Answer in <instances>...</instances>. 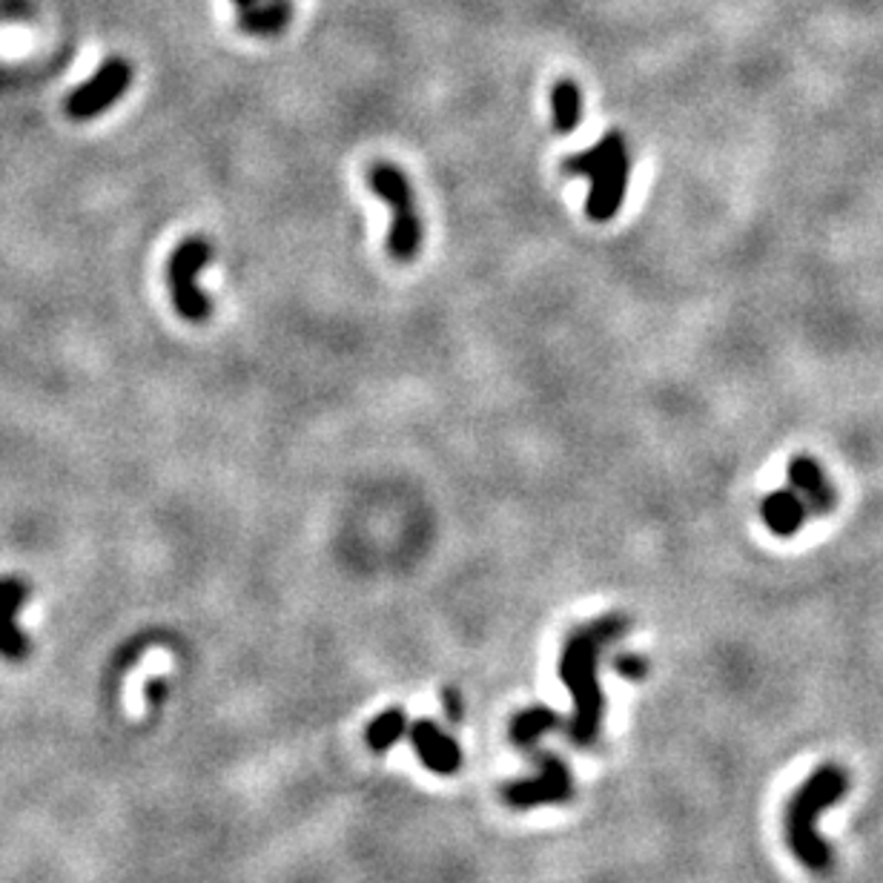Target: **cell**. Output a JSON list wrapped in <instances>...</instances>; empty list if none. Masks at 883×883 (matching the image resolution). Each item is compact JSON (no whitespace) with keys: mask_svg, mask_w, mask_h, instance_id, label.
<instances>
[{"mask_svg":"<svg viewBox=\"0 0 883 883\" xmlns=\"http://www.w3.org/2000/svg\"><path fill=\"white\" fill-rule=\"evenodd\" d=\"M562 173L585 175L591 181L585 213H589L591 222H611L623 207L625 193H628V179H632L628 144H625V138L620 132H609L589 150L568 155L562 161Z\"/></svg>","mask_w":883,"mask_h":883,"instance_id":"3957f363","label":"cell"},{"mask_svg":"<svg viewBox=\"0 0 883 883\" xmlns=\"http://www.w3.org/2000/svg\"><path fill=\"white\" fill-rule=\"evenodd\" d=\"M560 725V714L551 709H546V706H531V709H523L517 714V718L510 720V740H514V746L519 749H528V752H537V743L539 737L546 732H551V729H557Z\"/></svg>","mask_w":883,"mask_h":883,"instance_id":"5bb4252c","label":"cell"},{"mask_svg":"<svg viewBox=\"0 0 883 883\" xmlns=\"http://www.w3.org/2000/svg\"><path fill=\"white\" fill-rule=\"evenodd\" d=\"M132 84V66L123 58H109L107 64L80 84L69 98H66V116L73 121H93L101 112H107L112 104H118L127 95Z\"/></svg>","mask_w":883,"mask_h":883,"instance_id":"52a82bcc","label":"cell"},{"mask_svg":"<svg viewBox=\"0 0 883 883\" xmlns=\"http://www.w3.org/2000/svg\"><path fill=\"white\" fill-rule=\"evenodd\" d=\"M628 632V620L620 614L591 620L589 625H580L568 634L566 646L560 654V680L571 691L574 700V714L568 723V737L577 746H591L603 729V689L596 680V668H600V654L605 652L609 643L620 639Z\"/></svg>","mask_w":883,"mask_h":883,"instance_id":"6da1fadb","label":"cell"},{"mask_svg":"<svg viewBox=\"0 0 883 883\" xmlns=\"http://www.w3.org/2000/svg\"><path fill=\"white\" fill-rule=\"evenodd\" d=\"M367 190L388 207L390 230L385 247H388L390 259L396 265L417 261L424 245V222L413 184H410L402 166L390 164V161H374L367 166Z\"/></svg>","mask_w":883,"mask_h":883,"instance_id":"277c9868","label":"cell"},{"mask_svg":"<svg viewBox=\"0 0 883 883\" xmlns=\"http://www.w3.org/2000/svg\"><path fill=\"white\" fill-rule=\"evenodd\" d=\"M539 772L534 777L508 783L503 789L505 804L514 809H537L542 804H566L574 795V780L566 763L551 752H537Z\"/></svg>","mask_w":883,"mask_h":883,"instance_id":"8992f818","label":"cell"},{"mask_svg":"<svg viewBox=\"0 0 883 883\" xmlns=\"http://www.w3.org/2000/svg\"><path fill=\"white\" fill-rule=\"evenodd\" d=\"M410 743H413V752L419 754L424 768H431L437 775H453L460 772L462 766V749L460 743L445 732L439 729L433 720H417L410 725Z\"/></svg>","mask_w":883,"mask_h":883,"instance_id":"30bf717a","label":"cell"},{"mask_svg":"<svg viewBox=\"0 0 883 883\" xmlns=\"http://www.w3.org/2000/svg\"><path fill=\"white\" fill-rule=\"evenodd\" d=\"M405 729H408V720H405V709L394 706V709H385L374 723L365 729V740L367 746L374 752H388L394 746L396 740L402 737Z\"/></svg>","mask_w":883,"mask_h":883,"instance_id":"9a60e30c","label":"cell"},{"mask_svg":"<svg viewBox=\"0 0 883 883\" xmlns=\"http://www.w3.org/2000/svg\"><path fill=\"white\" fill-rule=\"evenodd\" d=\"M849 777L847 772L834 763L815 768L800 789L792 795L789 806H786V818H783V832H786V843H789L792 854L797 861L804 863L811 872H829L834 863L832 847L826 843L818 834V818L829 806H834L840 797L847 795Z\"/></svg>","mask_w":883,"mask_h":883,"instance_id":"7a4b0ae2","label":"cell"},{"mask_svg":"<svg viewBox=\"0 0 883 883\" xmlns=\"http://www.w3.org/2000/svg\"><path fill=\"white\" fill-rule=\"evenodd\" d=\"M290 18H293V7H290L288 0H259V3L241 9L238 26H241L247 35L273 37L279 35V32L288 30Z\"/></svg>","mask_w":883,"mask_h":883,"instance_id":"7c38bea8","label":"cell"},{"mask_svg":"<svg viewBox=\"0 0 883 883\" xmlns=\"http://www.w3.org/2000/svg\"><path fill=\"white\" fill-rule=\"evenodd\" d=\"M761 517L775 537H795L809 519V508L795 491H775L761 503Z\"/></svg>","mask_w":883,"mask_h":883,"instance_id":"8fae6325","label":"cell"},{"mask_svg":"<svg viewBox=\"0 0 883 883\" xmlns=\"http://www.w3.org/2000/svg\"><path fill=\"white\" fill-rule=\"evenodd\" d=\"M213 261V245L204 236H187L179 241L166 261V288L173 308L184 322L204 324L213 316V299L198 288V273Z\"/></svg>","mask_w":883,"mask_h":883,"instance_id":"5b68a950","label":"cell"},{"mask_svg":"<svg viewBox=\"0 0 883 883\" xmlns=\"http://www.w3.org/2000/svg\"><path fill=\"white\" fill-rule=\"evenodd\" d=\"M164 689H166V686L161 680L150 682V694H147V697H150V703H159L161 697H164Z\"/></svg>","mask_w":883,"mask_h":883,"instance_id":"ac0fdd59","label":"cell"},{"mask_svg":"<svg viewBox=\"0 0 883 883\" xmlns=\"http://www.w3.org/2000/svg\"><path fill=\"white\" fill-rule=\"evenodd\" d=\"M233 3H238V7L245 9V7H252V3H259V0H233Z\"/></svg>","mask_w":883,"mask_h":883,"instance_id":"d6986e66","label":"cell"},{"mask_svg":"<svg viewBox=\"0 0 883 883\" xmlns=\"http://www.w3.org/2000/svg\"><path fill=\"white\" fill-rule=\"evenodd\" d=\"M30 582L21 577L0 580V657L9 663H21L30 657V637L15 625V614L30 600Z\"/></svg>","mask_w":883,"mask_h":883,"instance_id":"ba28073f","label":"cell"},{"mask_svg":"<svg viewBox=\"0 0 883 883\" xmlns=\"http://www.w3.org/2000/svg\"><path fill=\"white\" fill-rule=\"evenodd\" d=\"M614 668H617V675L628 677V680H643V677L648 675V663L643 660V657H637V654H623V657H617V660H614Z\"/></svg>","mask_w":883,"mask_h":883,"instance_id":"2e32d148","label":"cell"},{"mask_svg":"<svg viewBox=\"0 0 883 883\" xmlns=\"http://www.w3.org/2000/svg\"><path fill=\"white\" fill-rule=\"evenodd\" d=\"M442 700H445L448 714H451L453 720H460V718H462V709H465V706H462V697L456 694V691H453V689H448L445 694H442Z\"/></svg>","mask_w":883,"mask_h":883,"instance_id":"e0dca14e","label":"cell"},{"mask_svg":"<svg viewBox=\"0 0 883 883\" xmlns=\"http://www.w3.org/2000/svg\"><path fill=\"white\" fill-rule=\"evenodd\" d=\"M582 121V89L577 80L560 78L551 87V123L560 136L574 132Z\"/></svg>","mask_w":883,"mask_h":883,"instance_id":"4fadbf2b","label":"cell"},{"mask_svg":"<svg viewBox=\"0 0 883 883\" xmlns=\"http://www.w3.org/2000/svg\"><path fill=\"white\" fill-rule=\"evenodd\" d=\"M789 482L792 491H795L800 499L806 503L809 514H832L838 508V491H834L832 480L826 476V471L820 467V462L815 456H792L789 462Z\"/></svg>","mask_w":883,"mask_h":883,"instance_id":"9c48e42d","label":"cell"}]
</instances>
